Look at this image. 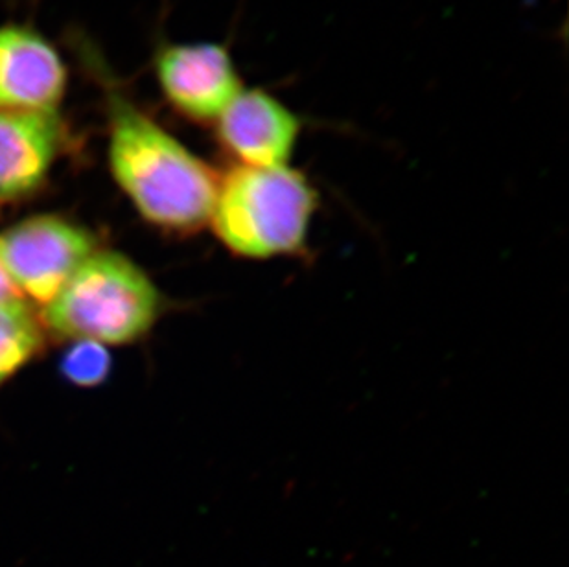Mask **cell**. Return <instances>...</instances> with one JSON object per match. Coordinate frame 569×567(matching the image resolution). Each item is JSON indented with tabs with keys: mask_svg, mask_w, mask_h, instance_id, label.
Segmentation results:
<instances>
[{
	"mask_svg": "<svg viewBox=\"0 0 569 567\" xmlns=\"http://www.w3.org/2000/svg\"><path fill=\"white\" fill-rule=\"evenodd\" d=\"M109 168L156 229L190 236L209 227L220 176L119 92L109 94Z\"/></svg>",
	"mask_w": 569,
	"mask_h": 567,
	"instance_id": "1",
	"label": "cell"
},
{
	"mask_svg": "<svg viewBox=\"0 0 569 567\" xmlns=\"http://www.w3.org/2000/svg\"><path fill=\"white\" fill-rule=\"evenodd\" d=\"M161 311L162 295L150 275L122 252L98 247L39 317L50 336L113 348L144 339Z\"/></svg>",
	"mask_w": 569,
	"mask_h": 567,
	"instance_id": "2",
	"label": "cell"
},
{
	"mask_svg": "<svg viewBox=\"0 0 569 567\" xmlns=\"http://www.w3.org/2000/svg\"><path fill=\"white\" fill-rule=\"evenodd\" d=\"M316 210V188L301 171L234 167L220 176L209 227L234 257H293L307 246Z\"/></svg>",
	"mask_w": 569,
	"mask_h": 567,
	"instance_id": "3",
	"label": "cell"
},
{
	"mask_svg": "<svg viewBox=\"0 0 569 567\" xmlns=\"http://www.w3.org/2000/svg\"><path fill=\"white\" fill-rule=\"evenodd\" d=\"M97 236L56 215H39L0 232V255L17 291L43 308L97 251Z\"/></svg>",
	"mask_w": 569,
	"mask_h": 567,
	"instance_id": "4",
	"label": "cell"
},
{
	"mask_svg": "<svg viewBox=\"0 0 569 567\" xmlns=\"http://www.w3.org/2000/svg\"><path fill=\"white\" fill-rule=\"evenodd\" d=\"M156 70L170 106L193 122H216L243 89L223 44H168L157 54Z\"/></svg>",
	"mask_w": 569,
	"mask_h": 567,
	"instance_id": "5",
	"label": "cell"
},
{
	"mask_svg": "<svg viewBox=\"0 0 569 567\" xmlns=\"http://www.w3.org/2000/svg\"><path fill=\"white\" fill-rule=\"evenodd\" d=\"M216 139L237 167H288L301 120L262 89H242L214 122Z\"/></svg>",
	"mask_w": 569,
	"mask_h": 567,
	"instance_id": "6",
	"label": "cell"
},
{
	"mask_svg": "<svg viewBox=\"0 0 569 567\" xmlns=\"http://www.w3.org/2000/svg\"><path fill=\"white\" fill-rule=\"evenodd\" d=\"M67 89V69L52 44L27 27L0 28V111L52 113Z\"/></svg>",
	"mask_w": 569,
	"mask_h": 567,
	"instance_id": "7",
	"label": "cell"
},
{
	"mask_svg": "<svg viewBox=\"0 0 569 567\" xmlns=\"http://www.w3.org/2000/svg\"><path fill=\"white\" fill-rule=\"evenodd\" d=\"M64 145L52 113L0 111V203L21 201L43 187Z\"/></svg>",
	"mask_w": 569,
	"mask_h": 567,
	"instance_id": "8",
	"label": "cell"
},
{
	"mask_svg": "<svg viewBox=\"0 0 569 567\" xmlns=\"http://www.w3.org/2000/svg\"><path fill=\"white\" fill-rule=\"evenodd\" d=\"M49 334L24 299L0 305V389L43 354Z\"/></svg>",
	"mask_w": 569,
	"mask_h": 567,
	"instance_id": "9",
	"label": "cell"
},
{
	"mask_svg": "<svg viewBox=\"0 0 569 567\" xmlns=\"http://www.w3.org/2000/svg\"><path fill=\"white\" fill-rule=\"evenodd\" d=\"M109 348L97 342L74 341L61 358V375L76 387L91 389L100 386L111 372Z\"/></svg>",
	"mask_w": 569,
	"mask_h": 567,
	"instance_id": "10",
	"label": "cell"
},
{
	"mask_svg": "<svg viewBox=\"0 0 569 567\" xmlns=\"http://www.w3.org/2000/svg\"><path fill=\"white\" fill-rule=\"evenodd\" d=\"M17 299H22V297L17 291L16 284L11 280L8 269H6L4 260H2V255H0V305Z\"/></svg>",
	"mask_w": 569,
	"mask_h": 567,
	"instance_id": "11",
	"label": "cell"
}]
</instances>
